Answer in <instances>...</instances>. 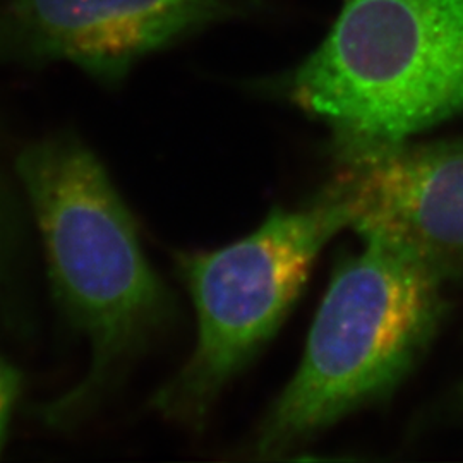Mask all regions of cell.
Here are the masks:
<instances>
[{
  "label": "cell",
  "instance_id": "5",
  "mask_svg": "<svg viewBox=\"0 0 463 463\" xmlns=\"http://www.w3.org/2000/svg\"><path fill=\"white\" fill-rule=\"evenodd\" d=\"M326 185L363 241L402 249L443 280L463 277V139L335 146Z\"/></svg>",
  "mask_w": 463,
  "mask_h": 463
},
{
  "label": "cell",
  "instance_id": "2",
  "mask_svg": "<svg viewBox=\"0 0 463 463\" xmlns=\"http://www.w3.org/2000/svg\"><path fill=\"white\" fill-rule=\"evenodd\" d=\"M443 281L405 250L364 241L335 269L300 365L266 414L254 455L280 458L392 395L438 331Z\"/></svg>",
  "mask_w": 463,
  "mask_h": 463
},
{
  "label": "cell",
  "instance_id": "7",
  "mask_svg": "<svg viewBox=\"0 0 463 463\" xmlns=\"http://www.w3.org/2000/svg\"><path fill=\"white\" fill-rule=\"evenodd\" d=\"M19 179L0 162V333L30 344L38 330L32 288V213Z\"/></svg>",
  "mask_w": 463,
  "mask_h": 463
},
{
  "label": "cell",
  "instance_id": "1",
  "mask_svg": "<svg viewBox=\"0 0 463 463\" xmlns=\"http://www.w3.org/2000/svg\"><path fill=\"white\" fill-rule=\"evenodd\" d=\"M16 175L40 232L52 298L90 352L83 378L32 407L52 430H80L122 388L134 363L175 319V300L149 265L133 215L78 134L36 139Z\"/></svg>",
  "mask_w": 463,
  "mask_h": 463
},
{
  "label": "cell",
  "instance_id": "3",
  "mask_svg": "<svg viewBox=\"0 0 463 463\" xmlns=\"http://www.w3.org/2000/svg\"><path fill=\"white\" fill-rule=\"evenodd\" d=\"M288 99L335 146L397 143L463 114V0H344Z\"/></svg>",
  "mask_w": 463,
  "mask_h": 463
},
{
  "label": "cell",
  "instance_id": "6",
  "mask_svg": "<svg viewBox=\"0 0 463 463\" xmlns=\"http://www.w3.org/2000/svg\"><path fill=\"white\" fill-rule=\"evenodd\" d=\"M225 0H0V62H67L107 88L220 16Z\"/></svg>",
  "mask_w": 463,
  "mask_h": 463
},
{
  "label": "cell",
  "instance_id": "8",
  "mask_svg": "<svg viewBox=\"0 0 463 463\" xmlns=\"http://www.w3.org/2000/svg\"><path fill=\"white\" fill-rule=\"evenodd\" d=\"M23 390V374L11 363L0 357V457L9 436L11 415Z\"/></svg>",
  "mask_w": 463,
  "mask_h": 463
},
{
  "label": "cell",
  "instance_id": "4",
  "mask_svg": "<svg viewBox=\"0 0 463 463\" xmlns=\"http://www.w3.org/2000/svg\"><path fill=\"white\" fill-rule=\"evenodd\" d=\"M348 229L326 187L296 210H273L225 248L191 252L179 268L198 316V342L183 369L151 398L166 420L198 428L227 383L280 328L319 252Z\"/></svg>",
  "mask_w": 463,
  "mask_h": 463
}]
</instances>
